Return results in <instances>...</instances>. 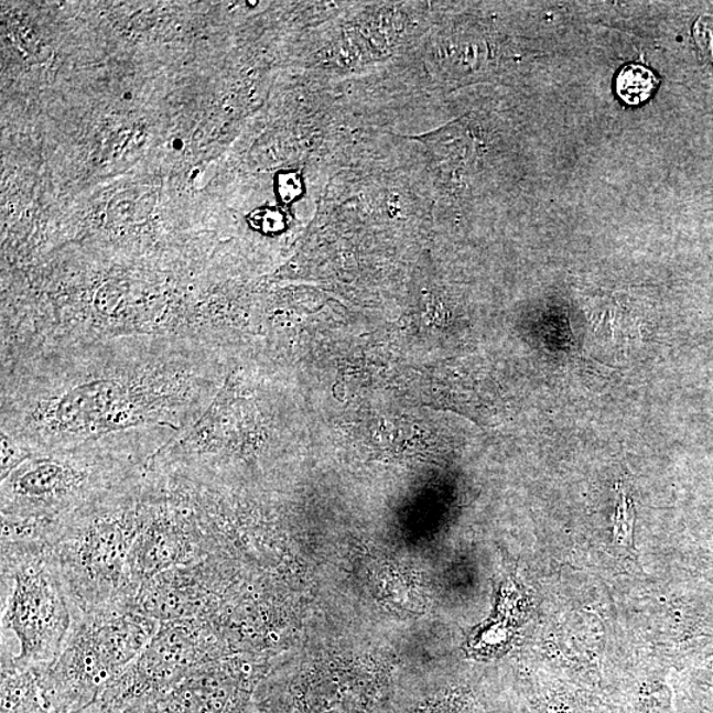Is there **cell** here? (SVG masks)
<instances>
[{
  "instance_id": "cell-12",
  "label": "cell",
  "mask_w": 713,
  "mask_h": 713,
  "mask_svg": "<svg viewBox=\"0 0 713 713\" xmlns=\"http://www.w3.org/2000/svg\"><path fill=\"white\" fill-rule=\"evenodd\" d=\"M252 229L264 235H277L285 229L287 219L283 213L276 208H258L248 216Z\"/></svg>"
},
{
  "instance_id": "cell-9",
  "label": "cell",
  "mask_w": 713,
  "mask_h": 713,
  "mask_svg": "<svg viewBox=\"0 0 713 713\" xmlns=\"http://www.w3.org/2000/svg\"><path fill=\"white\" fill-rule=\"evenodd\" d=\"M659 84L658 77L642 65L631 64L618 73L616 91L625 104L637 106L652 96Z\"/></svg>"
},
{
  "instance_id": "cell-2",
  "label": "cell",
  "mask_w": 713,
  "mask_h": 713,
  "mask_svg": "<svg viewBox=\"0 0 713 713\" xmlns=\"http://www.w3.org/2000/svg\"><path fill=\"white\" fill-rule=\"evenodd\" d=\"M152 485L147 469L134 482L58 523L48 548L73 617L136 603L130 561L149 512Z\"/></svg>"
},
{
  "instance_id": "cell-5",
  "label": "cell",
  "mask_w": 713,
  "mask_h": 713,
  "mask_svg": "<svg viewBox=\"0 0 713 713\" xmlns=\"http://www.w3.org/2000/svg\"><path fill=\"white\" fill-rule=\"evenodd\" d=\"M73 612L48 545L2 544V637L12 633L15 670L50 669L65 648Z\"/></svg>"
},
{
  "instance_id": "cell-7",
  "label": "cell",
  "mask_w": 713,
  "mask_h": 713,
  "mask_svg": "<svg viewBox=\"0 0 713 713\" xmlns=\"http://www.w3.org/2000/svg\"><path fill=\"white\" fill-rule=\"evenodd\" d=\"M228 559L205 561L159 573L139 590L136 606L158 623L209 624L229 596Z\"/></svg>"
},
{
  "instance_id": "cell-3",
  "label": "cell",
  "mask_w": 713,
  "mask_h": 713,
  "mask_svg": "<svg viewBox=\"0 0 713 713\" xmlns=\"http://www.w3.org/2000/svg\"><path fill=\"white\" fill-rule=\"evenodd\" d=\"M147 462L134 446L111 443L35 453L2 479V517L57 529L63 519L144 475Z\"/></svg>"
},
{
  "instance_id": "cell-4",
  "label": "cell",
  "mask_w": 713,
  "mask_h": 713,
  "mask_svg": "<svg viewBox=\"0 0 713 713\" xmlns=\"http://www.w3.org/2000/svg\"><path fill=\"white\" fill-rule=\"evenodd\" d=\"M160 623L136 604H117L73 617L68 642L44 683L56 713H82L130 668Z\"/></svg>"
},
{
  "instance_id": "cell-8",
  "label": "cell",
  "mask_w": 713,
  "mask_h": 713,
  "mask_svg": "<svg viewBox=\"0 0 713 713\" xmlns=\"http://www.w3.org/2000/svg\"><path fill=\"white\" fill-rule=\"evenodd\" d=\"M241 684L228 658L202 666L136 713H233Z\"/></svg>"
},
{
  "instance_id": "cell-10",
  "label": "cell",
  "mask_w": 713,
  "mask_h": 713,
  "mask_svg": "<svg viewBox=\"0 0 713 713\" xmlns=\"http://www.w3.org/2000/svg\"><path fill=\"white\" fill-rule=\"evenodd\" d=\"M276 192L284 205L299 202L306 192L303 173L298 170L279 172L276 176Z\"/></svg>"
},
{
  "instance_id": "cell-11",
  "label": "cell",
  "mask_w": 713,
  "mask_h": 713,
  "mask_svg": "<svg viewBox=\"0 0 713 713\" xmlns=\"http://www.w3.org/2000/svg\"><path fill=\"white\" fill-rule=\"evenodd\" d=\"M633 530H635V508H631L630 503L626 501L625 495H622L615 519V538L628 550L635 549Z\"/></svg>"
},
{
  "instance_id": "cell-1",
  "label": "cell",
  "mask_w": 713,
  "mask_h": 713,
  "mask_svg": "<svg viewBox=\"0 0 713 713\" xmlns=\"http://www.w3.org/2000/svg\"><path fill=\"white\" fill-rule=\"evenodd\" d=\"M44 350V349H43ZM71 368L48 352L53 363L29 359L13 398H3L2 433L33 452L75 449L97 443L139 446L155 453L142 439L164 445L144 431L169 430L175 439L191 429L215 399L208 390V339L151 337L136 356L116 366H78L62 350ZM158 452V446H155Z\"/></svg>"
},
{
  "instance_id": "cell-6",
  "label": "cell",
  "mask_w": 713,
  "mask_h": 713,
  "mask_svg": "<svg viewBox=\"0 0 713 713\" xmlns=\"http://www.w3.org/2000/svg\"><path fill=\"white\" fill-rule=\"evenodd\" d=\"M228 648L209 624L163 623L130 668L82 713H136L191 671L225 658Z\"/></svg>"
},
{
  "instance_id": "cell-13",
  "label": "cell",
  "mask_w": 713,
  "mask_h": 713,
  "mask_svg": "<svg viewBox=\"0 0 713 713\" xmlns=\"http://www.w3.org/2000/svg\"><path fill=\"white\" fill-rule=\"evenodd\" d=\"M173 147H176V149L179 150L182 149L183 147L182 141H176L175 143H173Z\"/></svg>"
}]
</instances>
